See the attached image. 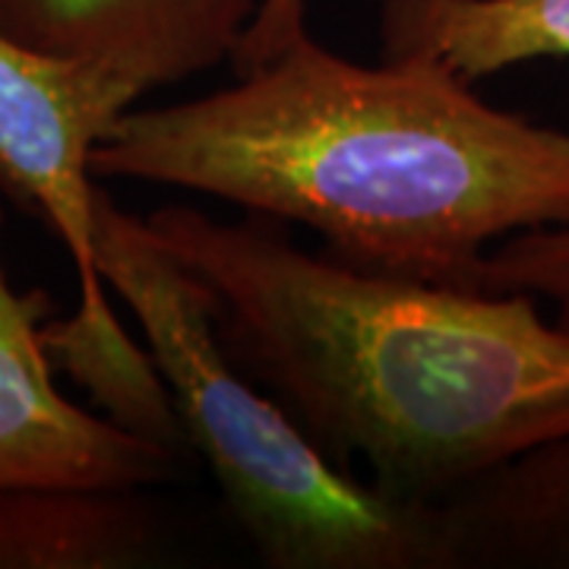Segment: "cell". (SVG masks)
<instances>
[{
  "label": "cell",
  "mask_w": 569,
  "mask_h": 569,
  "mask_svg": "<svg viewBox=\"0 0 569 569\" xmlns=\"http://www.w3.org/2000/svg\"><path fill=\"white\" fill-rule=\"evenodd\" d=\"M96 178L313 228L373 272L466 284L490 241L569 224V133L481 102L447 63H351L305 36L228 89L127 108Z\"/></svg>",
  "instance_id": "1"
},
{
  "label": "cell",
  "mask_w": 569,
  "mask_h": 569,
  "mask_svg": "<svg viewBox=\"0 0 569 569\" xmlns=\"http://www.w3.org/2000/svg\"><path fill=\"white\" fill-rule=\"evenodd\" d=\"M51 361L44 301L41 295H20L0 257V490L36 485L142 490L178 475L181 452L67 399Z\"/></svg>",
  "instance_id": "5"
},
{
  "label": "cell",
  "mask_w": 569,
  "mask_h": 569,
  "mask_svg": "<svg viewBox=\"0 0 569 569\" xmlns=\"http://www.w3.org/2000/svg\"><path fill=\"white\" fill-rule=\"evenodd\" d=\"M307 36V0H263L253 26L247 29L241 48L234 51L238 77L250 73L266 61L279 58L298 39Z\"/></svg>",
  "instance_id": "11"
},
{
  "label": "cell",
  "mask_w": 569,
  "mask_h": 569,
  "mask_svg": "<svg viewBox=\"0 0 569 569\" xmlns=\"http://www.w3.org/2000/svg\"><path fill=\"white\" fill-rule=\"evenodd\" d=\"M263 0H0V36L146 96L231 61Z\"/></svg>",
  "instance_id": "6"
},
{
  "label": "cell",
  "mask_w": 569,
  "mask_h": 569,
  "mask_svg": "<svg viewBox=\"0 0 569 569\" xmlns=\"http://www.w3.org/2000/svg\"><path fill=\"white\" fill-rule=\"evenodd\" d=\"M99 272L130 307L187 449L272 569H430V509L361 485L224 348L203 282L99 190Z\"/></svg>",
  "instance_id": "3"
},
{
  "label": "cell",
  "mask_w": 569,
  "mask_h": 569,
  "mask_svg": "<svg viewBox=\"0 0 569 569\" xmlns=\"http://www.w3.org/2000/svg\"><path fill=\"white\" fill-rule=\"evenodd\" d=\"M159 541V519L133 488L0 490V569L142 567Z\"/></svg>",
  "instance_id": "8"
},
{
  "label": "cell",
  "mask_w": 569,
  "mask_h": 569,
  "mask_svg": "<svg viewBox=\"0 0 569 569\" xmlns=\"http://www.w3.org/2000/svg\"><path fill=\"white\" fill-rule=\"evenodd\" d=\"M149 224L203 282L231 358L399 503L569 433V329L531 295L373 272L193 206Z\"/></svg>",
  "instance_id": "2"
},
{
  "label": "cell",
  "mask_w": 569,
  "mask_h": 569,
  "mask_svg": "<svg viewBox=\"0 0 569 569\" xmlns=\"http://www.w3.org/2000/svg\"><path fill=\"white\" fill-rule=\"evenodd\" d=\"M389 58L425 54L466 82L535 58H569V0H383Z\"/></svg>",
  "instance_id": "9"
},
{
  "label": "cell",
  "mask_w": 569,
  "mask_h": 569,
  "mask_svg": "<svg viewBox=\"0 0 569 569\" xmlns=\"http://www.w3.org/2000/svg\"><path fill=\"white\" fill-rule=\"evenodd\" d=\"M430 509V569H569V433L466 481Z\"/></svg>",
  "instance_id": "7"
},
{
  "label": "cell",
  "mask_w": 569,
  "mask_h": 569,
  "mask_svg": "<svg viewBox=\"0 0 569 569\" xmlns=\"http://www.w3.org/2000/svg\"><path fill=\"white\" fill-rule=\"evenodd\" d=\"M137 89L99 67L51 58L0 36V183L67 247L80 307L44 323L51 358L111 421L183 452L159 370L118 320L99 272V190L92 152L137 102Z\"/></svg>",
  "instance_id": "4"
},
{
  "label": "cell",
  "mask_w": 569,
  "mask_h": 569,
  "mask_svg": "<svg viewBox=\"0 0 569 569\" xmlns=\"http://www.w3.org/2000/svg\"><path fill=\"white\" fill-rule=\"evenodd\" d=\"M466 288L545 298L557 310V323L569 329V224L519 231L488 250L468 272Z\"/></svg>",
  "instance_id": "10"
}]
</instances>
